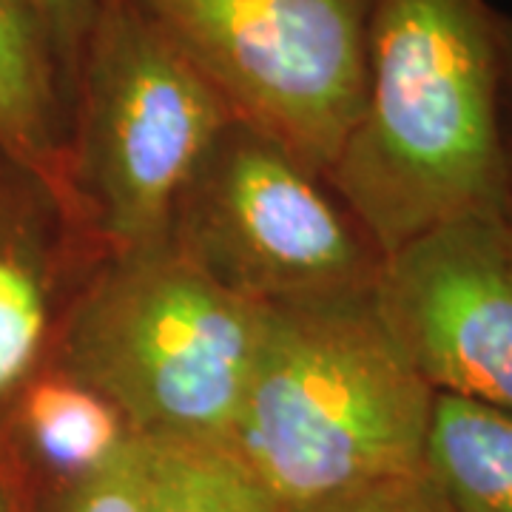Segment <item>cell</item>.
<instances>
[{"mask_svg": "<svg viewBox=\"0 0 512 512\" xmlns=\"http://www.w3.org/2000/svg\"><path fill=\"white\" fill-rule=\"evenodd\" d=\"M376 302L436 393L512 410V228L467 214L382 259Z\"/></svg>", "mask_w": 512, "mask_h": 512, "instance_id": "52a82bcc", "label": "cell"}, {"mask_svg": "<svg viewBox=\"0 0 512 512\" xmlns=\"http://www.w3.org/2000/svg\"><path fill=\"white\" fill-rule=\"evenodd\" d=\"M137 512H282L225 441L137 439Z\"/></svg>", "mask_w": 512, "mask_h": 512, "instance_id": "7c38bea8", "label": "cell"}, {"mask_svg": "<svg viewBox=\"0 0 512 512\" xmlns=\"http://www.w3.org/2000/svg\"><path fill=\"white\" fill-rule=\"evenodd\" d=\"M498 52H501V97H504V120L512 137V18L498 12Z\"/></svg>", "mask_w": 512, "mask_h": 512, "instance_id": "2e32d148", "label": "cell"}, {"mask_svg": "<svg viewBox=\"0 0 512 512\" xmlns=\"http://www.w3.org/2000/svg\"><path fill=\"white\" fill-rule=\"evenodd\" d=\"M282 512H447V507L421 467L419 473L410 476L387 478L359 490L282 507Z\"/></svg>", "mask_w": 512, "mask_h": 512, "instance_id": "5bb4252c", "label": "cell"}, {"mask_svg": "<svg viewBox=\"0 0 512 512\" xmlns=\"http://www.w3.org/2000/svg\"><path fill=\"white\" fill-rule=\"evenodd\" d=\"M424 473L447 512H512V410L436 393Z\"/></svg>", "mask_w": 512, "mask_h": 512, "instance_id": "8fae6325", "label": "cell"}, {"mask_svg": "<svg viewBox=\"0 0 512 512\" xmlns=\"http://www.w3.org/2000/svg\"><path fill=\"white\" fill-rule=\"evenodd\" d=\"M69 77L26 0H0V151L63 200L69 191Z\"/></svg>", "mask_w": 512, "mask_h": 512, "instance_id": "30bf717a", "label": "cell"}, {"mask_svg": "<svg viewBox=\"0 0 512 512\" xmlns=\"http://www.w3.org/2000/svg\"><path fill=\"white\" fill-rule=\"evenodd\" d=\"M55 191L0 151V404L46 362L57 330Z\"/></svg>", "mask_w": 512, "mask_h": 512, "instance_id": "9c48e42d", "label": "cell"}, {"mask_svg": "<svg viewBox=\"0 0 512 512\" xmlns=\"http://www.w3.org/2000/svg\"><path fill=\"white\" fill-rule=\"evenodd\" d=\"M72 80L69 188L114 256L165 248L185 188L237 114L134 0H100Z\"/></svg>", "mask_w": 512, "mask_h": 512, "instance_id": "277c9868", "label": "cell"}, {"mask_svg": "<svg viewBox=\"0 0 512 512\" xmlns=\"http://www.w3.org/2000/svg\"><path fill=\"white\" fill-rule=\"evenodd\" d=\"M20 512H137V436L103 470L26 490Z\"/></svg>", "mask_w": 512, "mask_h": 512, "instance_id": "4fadbf2b", "label": "cell"}, {"mask_svg": "<svg viewBox=\"0 0 512 512\" xmlns=\"http://www.w3.org/2000/svg\"><path fill=\"white\" fill-rule=\"evenodd\" d=\"M131 441L120 410L49 359L0 404V453L23 493L103 470Z\"/></svg>", "mask_w": 512, "mask_h": 512, "instance_id": "ba28073f", "label": "cell"}, {"mask_svg": "<svg viewBox=\"0 0 512 512\" xmlns=\"http://www.w3.org/2000/svg\"><path fill=\"white\" fill-rule=\"evenodd\" d=\"M325 180L382 256L467 214H501L510 134L490 0H373L365 100Z\"/></svg>", "mask_w": 512, "mask_h": 512, "instance_id": "6da1fadb", "label": "cell"}, {"mask_svg": "<svg viewBox=\"0 0 512 512\" xmlns=\"http://www.w3.org/2000/svg\"><path fill=\"white\" fill-rule=\"evenodd\" d=\"M23 507V487L6 456L0 453V512H20Z\"/></svg>", "mask_w": 512, "mask_h": 512, "instance_id": "e0dca14e", "label": "cell"}, {"mask_svg": "<svg viewBox=\"0 0 512 512\" xmlns=\"http://www.w3.org/2000/svg\"><path fill=\"white\" fill-rule=\"evenodd\" d=\"M265 305L168 245L114 256L57 319L49 362L109 399L137 439L231 441Z\"/></svg>", "mask_w": 512, "mask_h": 512, "instance_id": "3957f363", "label": "cell"}, {"mask_svg": "<svg viewBox=\"0 0 512 512\" xmlns=\"http://www.w3.org/2000/svg\"><path fill=\"white\" fill-rule=\"evenodd\" d=\"M168 248L256 305L370 288L384 259L316 171L239 117L185 188Z\"/></svg>", "mask_w": 512, "mask_h": 512, "instance_id": "5b68a950", "label": "cell"}, {"mask_svg": "<svg viewBox=\"0 0 512 512\" xmlns=\"http://www.w3.org/2000/svg\"><path fill=\"white\" fill-rule=\"evenodd\" d=\"M26 3L32 6L37 20L43 23L46 35L63 63V72L72 80L80 49H83L86 35L97 18L100 0H26Z\"/></svg>", "mask_w": 512, "mask_h": 512, "instance_id": "9a60e30c", "label": "cell"}, {"mask_svg": "<svg viewBox=\"0 0 512 512\" xmlns=\"http://www.w3.org/2000/svg\"><path fill=\"white\" fill-rule=\"evenodd\" d=\"M436 390L384 322L376 285L265 305L231 447L282 507L424 467Z\"/></svg>", "mask_w": 512, "mask_h": 512, "instance_id": "7a4b0ae2", "label": "cell"}, {"mask_svg": "<svg viewBox=\"0 0 512 512\" xmlns=\"http://www.w3.org/2000/svg\"><path fill=\"white\" fill-rule=\"evenodd\" d=\"M504 217L512 228V137H510V194H507V205H504Z\"/></svg>", "mask_w": 512, "mask_h": 512, "instance_id": "ac0fdd59", "label": "cell"}, {"mask_svg": "<svg viewBox=\"0 0 512 512\" xmlns=\"http://www.w3.org/2000/svg\"><path fill=\"white\" fill-rule=\"evenodd\" d=\"M225 97L322 180L365 100L373 0H134Z\"/></svg>", "mask_w": 512, "mask_h": 512, "instance_id": "8992f818", "label": "cell"}]
</instances>
